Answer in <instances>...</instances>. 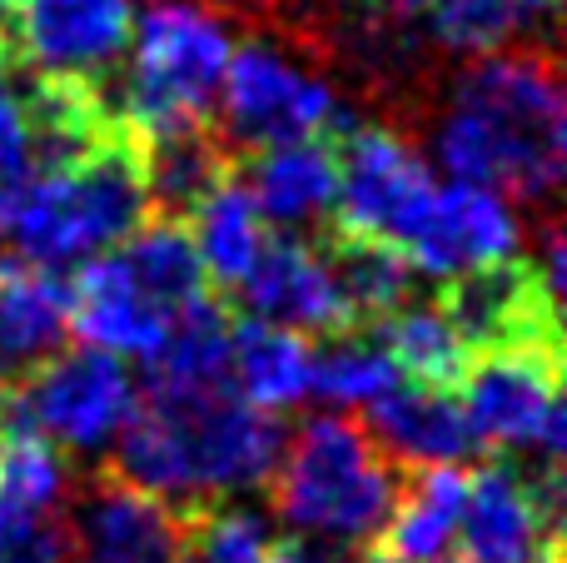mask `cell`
<instances>
[{
	"label": "cell",
	"mask_w": 567,
	"mask_h": 563,
	"mask_svg": "<svg viewBox=\"0 0 567 563\" xmlns=\"http://www.w3.org/2000/svg\"><path fill=\"white\" fill-rule=\"evenodd\" d=\"M229 319L219 299H195L179 315L165 355L150 369L130 424L120 429V484L159 504H205L269 484L284 449L279 414L245 405L229 385Z\"/></svg>",
	"instance_id": "6da1fadb"
},
{
	"label": "cell",
	"mask_w": 567,
	"mask_h": 563,
	"mask_svg": "<svg viewBox=\"0 0 567 563\" xmlns=\"http://www.w3.org/2000/svg\"><path fill=\"white\" fill-rule=\"evenodd\" d=\"M433 160L463 185L548 199L567 170V105L548 60L528 50L473 60L433 125Z\"/></svg>",
	"instance_id": "7a4b0ae2"
},
{
	"label": "cell",
	"mask_w": 567,
	"mask_h": 563,
	"mask_svg": "<svg viewBox=\"0 0 567 563\" xmlns=\"http://www.w3.org/2000/svg\"><path fill=\"white\" fill-rule=\"evenodd\" d=\"M150 205L155 199L145 180V145L125 120H115L100 140L50 160L30 180L10 215L6 245L20 265L60 275L130 239L150 219Z\"/></svg>",
	"instance_id": "3957f363"
},
{
	"label": "cell",
	"mask_w": 567,
	"mask_h": 563,
	"mask_svg": "<svg viewBox=\"0 0 567 563\" xmlns=\"http://www.w3.org/2000/svg\"><path fill=\"white\" fill-rule=\"evenodd\" d=\"M275 514L293 539L343 554L383 534L399 479L359 424L339 414H313L284 439L275 464Z\"/></svg>",
	"instance_id": "277c9868"
},
{
	"label": "cell",
	"mask_w": 567,
	"mask_h": 563,
	"mask_svg": "<svg viewBox=\"0 0 567 563\" xmlns=\"http://www.w3.org/2000/svg\"><path fill=\"white\" fill-rule=\"evenodd\" d=\"M235 35L215 10L195 0H155L135 10L125 50V125L140 140L205 130L215 115Z\"/></svg>",
	"instance_id": "5b68a950"
},
{
	"label": "cell",
	"mask_w": 567,
	"mask_h": 563,
	"mask_svg": "<svg viewBox=\"0 0 567 563\" xmlns=\"http://www.w3.org/2000/svg\"><path fill=\"white\" fill-rule=\"evenodd\" d=\"M463 414L483 449L558 459L567 449L558 339H503L473 349L463 369Z\"/></svg>",
	"instance_id": "8992f818"
},
{
	"label": "cell",
	"mask_w": 567,
	"mask_h": 563,
	"mask_svg": "<svg viewBox=\"0 0 567 563\" xmlns=\"http://www.w3.org/2000/svg\"><path fill=\"white\" fill-rule=\"evenodd\" d=\"M140 405V385L125 359L100 349H60L16 379L10 414L20 429L50 439L60 454H105Z\"/></svg>",
	"instance_id": "52a82bcc"
},
{
	"label": "cell",
	"mask_w": 567,
	"mask_h": 563,
	"mask_svg": "<svg viewBox=\"0 0 567 563\" xmlns=\"http://www.w3.org/2000/svg\"><path fill=\"white\" fill-rule=\"evenodd\" d=\"M439 195L433 165L403 135L383 125H359L339 145V195L333 219L343 239H373L389 249H409Z\"/></svg>",
	"instance_id": "ba28073f"
},
{
	"label": "cell",
	"mask_w": 567,
	"mask_h": 563,
	"mask_svg": "<svg viewBox=\"0 0 567 563\" xmlns=\"http://www.w3.org/2000/svg\"><path fill=\"white\" fill-rule=\"evenodd\" d=\"M215 110L225 115L229 135L249 150L284 140H329V130L339 125V95L329 80L303 70L269 40L229 50Z\"/></svg>",
	"instance_id": "9c48e42d"
},
{
	"label": "cell",
	"mask_w": 567,
	"mask_h": 563,
	"mask_svg": "<svg viewBox=\"0 0 567 563\" xmlns=\"http://www.w3.org/2000/svg\"><path fill=\"white\" fill-rule=\"evenodd\" d=\"M65 289L70 335H80L100 355L125 359V365H155L185 315L175 299H165L150 285V275L125 255V245L75 265V279Z\"/></svg>",
	"instance_id": "30bf717a"
},
{
	"label": "cell",
	"mask_w": 567,
	"mask_h": 563,
	"mask_svg": "<svg viewBox=\"0 0 567 563\" xmlns=\"http://www.w3.org/2000/svg\"><path fill=\"white\" fill-rule=\"evenodd\" d=\"M523 255V219L513 209V195L488 185H463V180H439L433 209L413 245L403 249L413 275L458 285L483 269H503Z\"/></svg>",
	"instance_id": "8fae6325"
},
{
	"label": "cell",
	"mask_w": 567,
	"mask_h": 563,
	"mask_svg": "<svg viewBox=\"0 0 567 563\" xmlns=\"http://www.w3.org/2000/svg\"><path fill=\"white\" fill-rule=\"evenodd\" d=\"M10 20L35 75L95 85L125 60L135 0H16Z\"/></svg>",
	"instance_id": "7c38bea8"
},
{
	"label": "cell",
	"mask_w": 567,
	"mask_h": 563,
	"mask_svg": "<svg viewBox=\"0 0 567 563\" xmlns=\"http://www.w3.org/2000/svg\"><path fill=\"white\" fill-rule=\"evenodd\" d=\"M558 539V489L533 484L513 464H483L468 474L458 519L463 563H528Z\"/></svg>",
	"instance_id": "4fadbf2b"
},
{
	"label": "cell",
	"mask_w": 567,
	"mask_h": 563,
	"mask_svg": "<svg viewBox=\"0 0 567 563\" xmlns=\"http://www.w3.org/2000/svg\"><path fill=\"white\" fill-rule=\"evenodd\" d=\"M235 295H245V309L255 319L299 329V335H339V329L359 325L349 299H343L333 255L293 235L284 239L269 235L259 265L249 269Z\"/></svg>",
	"instance_id": "5bb4252c"
},
{
	"label": "cell",
	"mask_w": 567,
	"mask_h": 563,
	"mask_svg": "<svg viewBox=\"0 0 567 563\" xmlns=\"http://www.w3.org/2000/svg\"><path fill=\"white\" fill-rule=\"evenodd\" d=\"M179 514L130 484H95L70 514V563H179Z\"/></svg>",
	"instance_id": "9a60e30c"
},
{
	"label": "cell",
	"mask_w": 567,
	"mask_h": 563,
	"mask_svg": "<svg viewBox=\"0 0 567 563\" xmlns=\"http://www.w3.org/2000/svg\"><path fill=\"white\" fill-rule=\"evenodd\" d=\"M369 429L363 434L379 444L389 464H413V469H439V464H468L478 454V434H473L463 399L439 385H399L363 409Z\"/></svg>",
	"instance_id": "2e32d148"
},
{
	"label": "cell",
	"mask_w": 567,
	"mask_h": 563,
	"mask_svg": "<svg viewBox=\"0 0 567 563\" xmlns=\"http://www.w3.org/2000/svg\"><path fill=\"white\" fill-rule=\"evenodd\" d=\"M245 190L255 195L269 229H309L333 215L339 195V150L329 140H284L249 160Z\"/></svg>",
	"instance_id": "e0dca14e"
},
{
	"label": "cell",
	"mask_w": 567,
	"mask_h": 563,
	"mask_svg": "<svg viewBox=\"0 0 567 563\" xmlns=\"http://www.w3.org/2000/svg\"><path fill=\"white\" fill-rule=\"evenodd\" d=\"M70 339V289L55 269L0 265V379H20Z\"/></svg>",
	"instance_id": "ac0fdd59"
},
{
	"label": "cell",
	"mask_w": 567,
	"mask_h": 563,
	"mask_svg": "<svg viewBox=\"0 0 567 563\" xmlns=\"http://www.w3.org/2000/svg\"><path fill=\"white\" fill-rule=\"evenodd\" d=\"M309 355L313 345L299 329L269 325V319L255 315L229 325V385L245 405L265 409V414H289L309 399Z\"/></svg>",
	"instance_id": "d6986e66"
},
{
	"label": "cell",
	"mask_w": 567,
	"mask_h": 563,
	"mask_svg": "<svg viewBox=\"0 0 567 563\" xmlns=\"http://www.w3.org/2000/svg\"><path fill=\"white\" fill-rule=\"evenodd\" d=\"M185 229H189V245H195V259H199V269H205V279L219 289L245 285V275L259 265V255H265V245H269V219L259 215L245 180L229 175V170L189 205Z\"/></svg>",
	"instance_id": "ffe728a7"
},
{
	"label": "cell",
	"mask_w": 567,
	"mask_h": 563,
	"mask_svg": "<svg viewBox=\"0 0 567 563\" xmlns=\"http://www.w3.org/2000/svg\"><path fill=\"white\" fill-rule=\"evenodd\" d=\"M463 489H468L463 464L419 469V479L393 494V509L383 519L389 559L393 563H449L453 549H458Z\"/></svg>",
	"instance_id": "44dd1931"
},
{
	"label": "cell",
	"mask_w": 567,
	"mask_h": 563,
	"mask_svg": "<svg viewBox=\"0 0 567 563\" xmlns=\"http://www.w3.org/2000/svg\"><path fill=\"white\" fill-rule=\"evenodd\" d=\"M379 345L389 349L399 379L409 385L453 389L473 359L468 335L458 329L443 299H403L399 309H389L379 319Z\"/></svg>",
	"instance_id": "7402d4cb"
},
{
	"label": "cell",
	"mask_w": 567,
	"mask_h": 563,
	"mask_svg": "<svg viewBox=\"0 0 567 563\" xmlns=\"http://www.w3.org/2000/svg\"><path fill=\"white\" fill-rule=\"evenodd\" d=\"M429 40L463 55H488L508 40L528 35L543 16H553L558 0H393Z\"/></svg>",
	"instance_id": "603a6c76"
},
{
	"label": "cell",
	"mask_w": 567,
	"mask_h": 563,
	"mask_svg": "<svg viewBox=\"0 0 567 563\" xmlns=\"http://www.w3.org/2000/svg\"><path fill=\"white\" fill-rule=\"evenodd\" d=\"M393 385H399V369L379 335L339 329V335H323V345L309 355V399L329 405L333 414L379 405Z\"/></svg>",
	"instance_id": "cb8c5ba5"
},
{
	"label": "cell",
	"mask_w": 567,
	"mask_h": 563,
	"mask_svg": "<svg viewBox=\"0 0 567 563\" xmlns=\"http://www.w3.org/2000/svg\"><path fill=\"white\" fill-rule=\"evenodd\" d=\"M70 454H60L50 439L30 434H6L0 439V519L6 529L25 524H50L55 509L70 494Z\"/></svg>",
	"instance_id": "d4e9b609"
},
{
	"label": "cell",
	"mask_w": 567,
	"mask_h": 563,
	"mask_svg": "<svg viewBox=\"0 0 567 563\" xmlns=\"http://www.w3.org/2000/svg\"><path fill=\"white\" fill-rule=\"evenodd\" d=\"M40 170H45V130H40L35 90L0 70V245L10 235L20 195Z\"/></svg>",
	"instance_id": "484cf974"
},
{
	"label": "cell",
	"mask_w": 567,
	"mask_h": 563,
	"mask_svg": "<svg viewBox=\"0 0 567 563\" xmlns=\"http://www.w3.org/2000/svg\"><path fill=\"white\" fill-rule=\"evenodd\" d=\"M333 269H339V285H343V299H349L353 319H383L389 309H399L413 289L409 259L389 245H373V239H343V245L333 249Z\"/></svg>",
	"instance_id": "4316f807"
},
{
	"label": "cell",
	"mask_w": 567,
	"mask_h": 563,
	"mask_svg": "<svg viewBox=\"0 0 567 563\" xmlns=\"http://www.w3.org/2000/svg\"><path fill=\"white\" fill-rule=\"evenodd\" d=\"M140 145H145V180H150V199H155V205L189 209L225 175L219 150L209 145L205 130H179V135L140 140Z\"/></svg>",
	"instance_id": "83f0119b"
},
{
	"label": "cell",
	"mask_w": 567,
	"mask_h": 563,
	"mask_svg": "<svg viewBox=\"0 0 567 563\" xmlns=\"http://www.w3.org/2000/svg\"><path fill=\"white\" fill-rule=\"evenodd\" d=\"M275 529L265 514L245 504L209 509L195 519V529L179 544V563H269L275 554Z\"/></svg>",
	"instance_id": "f1b7e54d"
},
{
	"label": "cell",
	"mask_w": 567,
	"mask_h": 563,
	"mask_svg": "<svg viewBox=\"0 0 567 563\" xmlns=\"http://www.w3.org/2000/svg\"><path fill=\"white\" fill-rule=\"evenodd\" d=\"M0 563H70V559H65V539L50 524H25V529H10L6 534Z\"/></svg>",
	"instance_id": "f546056e"
},
{
	"label": "cell",
	"mask_w": 567,
	"mask_h": 563,
	"mask_svg": "<svg viewBox=\"0 0 567 563\" xmlns=\"http://www.w3.org/2000/svg\"><path fill=\"white\" fill-rule=\"evenodd\" d=\"M533 275H538V285L548 289L553 299H563V289H567V249H563V235H558V229H548V235H543L538 269H533Z\"/></svg>",
	"instance_id": "4dcf8cb0"
},
{
	"label": "cell",
	"mask_w": 567,
	"mask_h": 563,
	"mask_svg": "<svg viewBox=\"0 0 567 563\" xmlns=\"http://www.w3.org/2000/svg\"><path fill=\"white\" fill-rule=\"evenodd\" d=\"M528 563H563V549H558V539H553L548 549H538V554H533Z\"/></svg>",
	"instance_id": "1f68e13d"
},
{
	"label": "cell",
	"mask_w": 567,
	"mask_h": 563,
	"mask_svg": "<svg viewBox=\"0 0 567 563\" xmlns=\"http://www.w3.org/2000/svg\"><path fill=\"white\" fill-rule=\"evenodd\" d=\"M10 10H16V0H0V35H6V20H10Z\"/></svg>",
	"instance_id": "d6a6232c"
},
{
	"label": "cell",
	"mask_w": 567,
	"mask_h": 563,
	"mask_svg": "<svg viewBox=\"0 0 567 563\" xmlns=\"http://www.w3.org/2000/svg\"><path fill=\"white\" fill-rule=\"evenodd\" d=\"M359 563H393L389 554H369V559H359Z\"/></svg>",
	"instance_id": "836d02e7"
},
{
	"label": "cell",
	"mask_w": 567,
	"mask_h": 563,
	"mask_svg": "<svg viewBox=\"0 0 567 563\" xmlns=\"http://www.w3.org/2000/svg\"><path fill=\"white\" fill-rule=\"evenodd\" d=\"M6 534H10V529H6V519H0V544H6Z\"/></svg>",
	"instance_id": "e575fe53"
},
{
	"label": "cell",
	"mask_w": 567,
	"mask_h": 563,
	"mask_svg": "<svg viewBox=\"0 0 567 563\" xmlns=\"http://www.w3.org/2000/svg\"><path fill=\"white\" fill-rule=\"evenodd\" d=\"M0 439H6V409H0Z\"/></svg>",
	"instance_id": "d590c367"
}]
</instances>
